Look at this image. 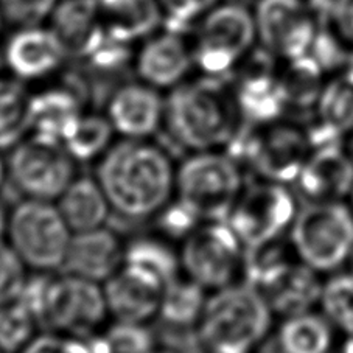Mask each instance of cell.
Masks as SVG:
<instances>
[{
  "label": "cell",
  "mask_w": 353,
  "mask_h": 353,
  "mask_svg": "<svg viewBox=\"0 0 353 353\" xmlns=\"http://www.w3.org/2000/svg\"><path fill=\"white\" fill-rule=\"evenodd\" d=\"M345 148L350 153V156L353 157V131H350L349 134H347V137H345Z\"/></svg>",
  "instance_id": "obj_47"
},
{
  "label": "cell",
  "mask_w": 353,
  "mask_h": 353,
  "mask_svg": "<svg viewBox=\"0 0 353 353\" xmlns=\"http://www.w3.org/2000/svg\"><path fill=\"white\" fill-rule=\"evenodd\" d=\"M207 293L209 291L182 274L163 291L159 319L178 330L196 328L209 297Z\"/></svg>",
  "instance_id": "obj_32"
},
{
  "label": "cell",
  "mask_w": 353,
  "mask_h": 353,
  "mask_svg": "<svg viewBox=\"0 0 353 353\" xmlns=\"http://www.w3.org/2000/svg\"><path fill=\"white\" fill-rule=\"evenodd\" d=\"M345 270H349V271L353 272V254H352V257H350V260H349V265H347Z\"/></svg>",
  "instance_id": "obj_49"
},
{
  "label": "cell",
  "mask_w": 353,
  "mask_h": 353,
  "mask_svg": "<svg viewBox=\"0 0 353 353\" xmlns=\"http://www.w3.org/2000/svg\"><path fill=\"white\" fill-rule=\"evenodd\" d=\"M0 353H3V352H2V350H0Z\"/></svg>",
  "instance_id": "obj_53"
},
{
  "label": "cell",
  "mask_w": 353,
  "mask_h": 353,
  "mask_svg": "<svg viewBox=\"0 0 353 353\" xmlns=\"http://www.w3.org/2000/svg\"><path fill=\"white\" fill-rule=\"evenodd\" d=\"M296 257L313 271H343L353 254V209L349 201L308 203L290 230Z\"/></svg>",
  "instance_id": "obj_7"
},
{
  "label": "cell",
  "mask_w": 353,
  "mask_h": 353,
  "mask_svg": "<svg viewBox=\"0 0 353 353\" xmlns=\"http://www.w3.org/2000/svg\"><path fill=\"white\" fill-rule=\"evenodd\" d=\"M72 229L53 201L22 198L10 209L7 243L30 272H61Z\"/></svg>",
  "instance_id": "obj_8"
},
{
  "label": "cell",
  "mask_w": 353,
  "mask_h": 353,
  "mask_svg": "<svg viewBox=\"0 0 353 353\" xmlns=\"http://www.w3.org/2000/svg\"><path fill=\"white\" fill-rule=\"evenodd\" d=\"M159 353H179V352H176L173 349H161Z\"/></svg>",
  "instance_id": "obj_50"
},
{
  "label": "cell",
  "mask_w": 353,
  "mask_h": 353,
  "mask_svg": "<svg viewBox=\"0 0 353 353\" xmlns=\"http://www.w3.org/2000/svg\"><path fill=\"white\" fill-rule=\"evenodd\" d=\"M8 218H10V210H7L2 204H0V241H7Z\"/></svg>",
  "instance_id": "obj_44"
},
{
  "label": "cell",
  "mask_w": 353,
  "mask_h": 353,
  "mask_svg": "<svg viewBox=\"0 0 353 353\" xmlns=\"http://www.w3.org/2000/svg\"><path fill=\"white\" fill-rule=\"evenodd\" d=\"M341 333L321 310L282 318L276 330L279 353H333Z\"/></svg>",
  "instance_id": "obj_24"
},
{
  "label": "cell",
  "mask_w": 353,
  "mask_h": 353,
  "mask_svg": "<svg viewBox=\"0 0 353 353\" xmlns=\"http://www.w3.org/2000/svg\"><path fill=\"white\" fill-rule=\"evenodd\" d=\"M48 21L69 58L86 59L106 38L99 0H59Z\"/></svg>",
  "instance_id": "obj_21"
},
{
  "label": "cell",
  "mask_w": 353,
  "mask_h": 353,
  "mask_svg": "<svg viewBox=\"0 0 353 353\" xmlns=\"http://www.w3.org/2000/svg\"><path fill=\"white\" fill-rule=\"evenodd\" d=\"M324 26L338 36V39L353 53V0H332Z\"/></svg>",
  "instance_id": "obj_43"
},
{
  "label": "cell",
  "mask_w": 353,
  "mask_h": 353,
  "mask_svg": "<svg viewBox=\"0 0 353 353\" xmlns=\"http://www.w3.org/2000/svg\"><path fill=\"white\" fill-rule=\"evenodd\" d=\"M176 168L153 139H120L97 162L95 179L112 212L128 221H147L173 201Z\"/></svg>",
  "instance_id": "obj_1"
},
{
  "label": "cell",
  "mask_w": 353,
  "mask_h": 353,
  "mask_svg": "<svg viewBox=\"0 0 353 353\" xmlns=\"http://www.w3.org/2000/svg\"><path fill=\"white\" fill-rule=\"evenodd\" d=\"M132 47L134 44L114 39L106 33V38L101 41V44L84 61H88L92 69L105 72V74L119 72L125 69L128 64H134L136 52Z\"/></svg>",
  "instance_id": "obj_41"
},
{
  "label": "cell",
  "mask_w": 353,
  "mask_h": 353,
  "mask_svg": "<svg viewBox=\"0 0 353 353\" xmlns=\"http://www.w3.org/2000/svg\"><path fill=\"white\" fill-rule=\"evenodd\" d=\"M59 0H0L5 22L17 28L36 27L50 19Z\"/></svg>",
  "instance_id": "obj_39"
},
{
  "label": "cell",
  "mask_w": 353,
  "mask_h": 353,
  "mask_svg": "<svg viewBox=\"0 0 353 353\" xmlns=\"http://www.w3.org/2000/svg\"><path fill=\"white\" fill-rule=\"evenodd\" d=\"M106 33L114 39L136 44L157 33L163 13L159 0H99Z\"/></svg>",
  "instance_id": "obj_23"
},
{
  "label": "cell",
  "mask_w": 353,
  "mask_h": 353,
  "mask_svg": "<svg viewBox=\"0 0 353 353\" xmlns=\"http://www.w3.org/2000/svg\"><path fill=\"white\" fill-rule=\"evenodd\" d=\"M8 182L23 198L53 201L65 192L78 173V162L63 142L28 134L8 154Z\"/></svg>",
  "instance_id": "obj_11"
},
{
  "label": "cell",
  "mask_w": 353,
  "mask_h": 353,
  "mask_svg": "<svg viewBox=\"0 0 353 353\" xmlns=\"http://www.w3.org/2000/svg\"><path fill=\"white\" fill-rule=\"evenodd\" d=\"M32 132V92L16 78L0 77V153L11 151Z\"/></svg>",
  "instance_id": "obj_29"
},
{
  "label": "cell",
  "mask_w": 353,
  "mask_h": 353,
  "mask_svg": "<svg viewBox=\"0 0 353 353\" xmlns=\"http://www.w3.org/2000/svg\"><path fill=\"white\" fill-rule=\"evenodd\" d=\"M3 64L22 83L50 80L69 58L53 30L42 26L21 27L5 42Z\"/></svg>",
  "instance_id": "obj_15"
},
{
  "label": "cell",
  "mask_w": 353,
  "mask_h": 353,
  "mask_svg": "<svg viewBox=\"0 0 353 353\" xmlns=\"http://www.w3.org/2000/svg\"><path fill=\"white\" fill-rule=\"evenodd\" d=\"M84 97L77 84H46L32 92V132L63 142L70 128L81 117Z\"/></svg>",
  "instance_id": "obj_22"
},
{
  "label": "cell",
  "mask_w": 353,
  "mask_h": 353,
  "mask_svg": "<svg viewBox=\"0 0 353 353\" xmlns=\"http://www.w3.org/2000/svg\"><path fill=\"white\" fill-rule=\"evenodd\" d=\"M314 117L344 134L353 131V77L345 70L327 78Z\"/></svg>",
  "instance_id": "obj_34"
},
{
  "label": "cell",
  "mask_w": 353,
  "mask_h": 353,
  "mask_svg": "<svg viewBox=\"0 0 353 353\" xmlns=\"http://www.w3.org/2000/svg\"><path fill=\"white\" fill-rule=\"evenodd\" d=\"M165 288L161 279L131 265H123L103 283L111 318L136 324L159 319Z\"/></svg>",
  "instance_id": "obj_17"
},
{
  "label": "cell",
  "mask_w": 353,
  "mask_h": 353,
  "mask_svg": "<svg viewBox=\"0 0 353 353\" xmlns=\"http://www.w3.org/2000/svg\"><path fill=\"white\" fill-rule=\"evenodd\" d=\"M126 243L108 228H97L72 235L61 272L105 283L125 263Z\"/></svg>",
  "instance_id": "obj_20"
},
{
  "label": "cell",
  "mask_w": 353,
  "mask_h": 353,
  "mask_svg": "<svg viewBox=\"0 0 353 353\" xmlns=\"http://www.w3.org/2000/svg\"><path fill=\"white\" fill-rule=\"evenodd\" d=\"M105 114L120 139H153L165 121V97L140 80L126 83L109 97Z\"/></svg>",
  "instance_id": "obj_18"
},
{
  "label": "cell",
  "mask_w": 353,
  "mask_h": 353,
  "mask_svg": "<svg viewBox=\"0 0 353 353\" xmlns=\"http://www.w3.org/2000/svg\"><path fill=\"white\" fill-rule=\"evenodd\" d=\"M280 59L257 46L230 78L236 105L246 125H266L285 119L288 103L279 75Z\"/></svg>",
  "instance_id": "obj_13"
},
{
  "label": "cell",
  "mask_w": 353,
  "mask_h": 353,
  "mask_svg": "<svg viewBox=\"0 0 353 353\" xmlns=\"http://www.w3.org/2000/svg\"><path fill=\"white\" fill-rule=\"evenodd\" d=\"M28 268L7 241H0V307L19 297Z\"/></svg>",
  "instance_id": "obj_40"
},
{
  "label": "cell",
  "mask_w": 353,
  "mask_h": 353,
  "mask_svg": "<svg viewBox=\"0 0 353 353\" xmlns=\"http://www.w3.org/2000/svg\"><path fill=\"white\" fill-rule=\"evenodd\" d=\"M322 287V274L297 261L287 276L268 290L265 296L276 316L287 318L318 308Z\"/></svg>",
  "instance_id": "obj_26"
},
{
  "label": "cell",
  "mask_w": 353,
  "mask_h": 353,
  "mask_svg": "<svg viewBox=\"0 0 353 353\" xmlns=\"http://www.w3.org/2000/svg\"><path fill=\"white\" fill-rule=\"evenodd\" d=\"M299 259L296 257L290 239H280L265 245L246 248L243 282L266 293L280 282Z\"/></svg>",
  "instance_id": "obj_28"
},
{
  "label": "cell",
  "mask_w": 353,
  "mask_h": 353,
  "mask_svg": "<svg viewBox=\"0 0 353 353\" xmlns=\"http://www.w3.org/2000/svg\"><path fill=\"white\" fill-rule=\"evenodd\" d=\"M123 265L148 271L165 285L182 276L179 251L173 248V241L159 234L137 236L126 243Z\"/></svg>",
  "instance_id": "obj_31"
},
{
  "label": "cell",
  "mask_w": 353,
  "mask_h": 353,
  "mask_svg": "<svg viewBox=\"0 0 353 353\" xmlns=\"http://www.w3.org/2000/svg\"><path fill=\"white\" fill-rule=\"evenodd\" d=\"M140 81L159 90H172L192 77L193 46L187 36L163 30L143 41L134 58Z\"/></svg>",
  "instance_id": "obj_16"
},
{
  "label": "cell",
  "mask_w": 353,
  "mask_h": 353,
  "mask_svg": "<svg viewBox=\"0 0 353 353\" xmlns=\"http://www.w3.org/2000/svg\"><path fill=\"white\" fill-rule=\"evenodd\" d=\"M57 205L74 234L103 228L112 212L95 176H77L58 198Z\"/></svg>",
  "instance_id": "obj_25"
},
{
  "label": "cell",
  "mask_w": 353,
  "mask_h": 353,
  "mask_svg": "<svg viewBox=\"0 0 353 353\" xmlns=\"http://www.w3.org/2000/svg\"><path fill=\"white\" fill-rule=\"evenodd\" d=\"M349 203H350V205H352V209H353V192H352V194H350V198H349Z\"/></svg>",
  "instance_id": "obj_52"
},
{
  "label": "cell",
  "mask_w": 353,
  "mask_h": 353,
  "mask_svg": "<svg viewBox=\"0 0 353 353\" xmlns=\"http://www.w3.org/2000/svg\"><path fill=\"white\" fill-rule=\"evenodd\" d=\"M341 334L353 336V272L338 271L324 279L319 307Z\"/></svg>",
  "instance_id": "obj_35"
},
{
  "label": "cell",
  "mask_w": 353,
  "mask_h": 353,
  "mask_svg": "<svg viewBox=\"0 0 353 353\" xmlns=\"http://www.w3.org/2000/svg\"><path fill=\"white\" fill-rule=\"evenodd\" d=\"M299 204L290 185L260 179L246 184L228 223L246 248L287 239L299 215Z\"/></svg>",
  "instance_id": "obj_12"
},
{
  "label": "cell",
  "mask_w": 353,
  "mask_h": 353,
  "mask_svg": "<svg viewBox=\"0 0 353 353\" xmlns=\"http://www.w3.org/2000/svg\"><path fill=\"white\" fill-rule=\"evenodd\" d=\"M252 13L259 46L280 61L308 54L321 28V17L307 0H257Z\"/></svg>",
  "instance_id": "obj_14"
},
{
  "label": "cell",
  "mask_w": 353,
  "mask_h": 353,
  "mask_svg": "<svg viewBox=\"0 0 353 353\" xmlns=\"http://www.w3.org/2000/svg\"><path fill=\"white\" fill-rule=\"evenodd\" d=\"M94 353H159L148 324L114 321L89 339Z\"/></svg>",
  "instance_id": "obj_33"
},
{
  "label": "cell",
  "mask_w": 353,
  "mask_h": 353,
  "mask_svg": "<svg viewBox=\"0 0 353 353\" xmlns=\"http://www.w3.org/2000/svg\"><path fill=\"white\" fill-rule=\"evenodd\" d=\"M257 44L252 11L239 2L218 3L192 34L194 69L201 75L230 80Z\"/></svg>",
  "instance_id": "obj_6"
},
{
  "label": "cell",
  "mask_w": 353,
  "mask_h": 353,
  "mask_svg": "<svg viewBox=\"0 0 353 353\" xmlns=\"http://www.w3.org/2000/svg\"><path fill=\"white\" fill-rule=\"evenodd\" d=\"M115 136L117 132L106 114L84 111L63 145L78 163H97L115 143Z\"/></svg>",
  "instance_id": "obj_30"
},
{
  "label": "cell",
  "mask_w": 353,
  "mask_h": 353,
  "mask_svg": "<svg viewBox=\"0 0 353 353\" xmlns=\"http://www.w3.org/2000/svg\"><path fill=\"white\" fill-rule=\"evenodd\" d=\"M163 21L162 28L167 32L190 36L198 22L214 10L221 0H159Z\"/></svg>",
  "instance_id": "obj_37"
},
{
  "label": "cell",
  "mask_w": 353,
  "mask_h": 353,
  "mask_svg": "<svg viewBox=\"0 0 353 353\" xmlns=\"http://www.w3.org/2000/svg\"><path fill=\"white\" fill-rule=\"evenodd\" d=\"M260 179L296 184L313 153L307 125L280 119L266 125H245L224 150Z\"/></svg>",
  "instance_id": "obj_4"
},
{
  "label": "cell",
  "mask_w": 353,
  "mask_h": 353,
  "mask_svg": "<svg viewBox=\"0 0 353 353\" xmlns=\"http://www.w3.org/2000/svg\"><path fill=\"white\" fill-rule=\"evenodd\" d=\"M8 182V163L7 159H3L2 153H0V192Z\"/></svg>",
  "instance_id": "obj_46"
},
{
  "label": "cell",
  "mask_w": 353,
  "mask_h": 353,
  "mask_svg": "<svg viewBox=\"0 0 353 353\" xmlns=\"http://www.w3.org/2000/svg\"><path fill=\"white\" fill-rule=\"evenodd\" d=\"M17 353H94L89 339L44 332Z\"/></svg>",
  "instance_id": "obj_42"
},
{
  "label": "cell",
  "mask_w": 353,
  "mask_h": 353,
  "mask_svg": "<svg viewBox=\"0 0 353 353\" xmlns=\"http://www.w3.org/2000/svg\"><path fill=\"white\" fill-rule=\"evenodd\" d=\"M41 328L34 313L16 299L0 307V350L17 353L38 336Z\"/></svg>",
  "instance_id": "obj_36"
},
{
  "label": "cell",
  "mask_w": 353,
  "mask_h": 353,
  "mask_svg": "<svg viewBox=\"0 0 353 353\" xmlns=\"http://www.w3.org/2000/svg\"><path fill=\"white\" fill-rule=\"evenodd\" d=\"M3 22H5V19H3V16H2V11H0V33H2V27H3Z\"/></svg>",
  "instance_id": "obj_51"
},
{
  "label": "cell",
  "mask_w": 353,
  "mask_h": 353,
  "mask_svg": "<svg viewBox=\"0 0 353 353\" xmlns=\"http://www.w3.org/2000/svg\"><path fill=\"white\" fill-rule=\"evenodd\" d=\"M296 187L308 203L349 201L353 192V157L345 143L314 150Z\"/></svg>",
  "instance_id": "obj_19"
},
{
  "label": "cell",
  "mask_w": 353,
  "mask_h": 353,
  "mask_svg": "<svg viewBox=\"0 0 353 353\" xmlns=\"http://www.w3.org/2000/svg\"><path fill=\"white\" fill-rule=\"evenodd\" d=\"M280 81L288 103V112H314L328 75L312 54L280 61Z\"/></svg>",
  "instance_id": "obj_27"
},
{
  "label": "cell",
  "mask_w": 353,
  "mask_h": 353,
  "mask_svg": "<svg viewBox=\"0 0 353 353\" xmlns=\"http://www.w3.org/2000/svg\"><path fill=\"white\" fill-rule=\"evenodd\" d=\"M153 220L156 221L157 234L165 236L170 241L181 243L204 223L193 210L176 198H173L172 203L162 209Z\"/></svg>",
  "instance_id": "obj_38"
},
{
  "label": "cell",
  "mask_w": 353,
  "mask_h": 353,
  "mask_svg": "<svg viewBox=\"0 0 353 353\" xmlns=\"http://www.w3.org/2000/svg\"><path fill=\"white\" fill-rule=\"evenodd\" d=\"M343 70H345L347 74L353 77V53H352V57H350V59H349V63H347V65L344 67Z\"/></svg>",
  "instance_id": "obj_48"
},
{
  "label": "cell",
  "mask_w": 353,
  "mask_h": 353,
  "mask_svg": "<svg viewBox=\"0 0 353 353\" xmlns=\"http://www.w3.org/2000/svg\"><path fill=\"white\" fill-rule=\"evenodd\" d=\"M266 296L246 282L212 291L196 325L204 353H255L274 330Z\"/></svg>",
  "instance_id": "obj_3"
},
{
  "label": "cell",
  "mask_w": 353,
  "mask_h": 353,
  "mask_svg": "<svg viewBox=\"0 0 353 353\" xmlns=\"http://www.w3.org/2000/svg\"><path fill=\"white\" fill-rule=\"evenodd\" d=\"M103 285L69 272L52 274L39 314L46 332L90 339L109 324Z\"/></svg>",
  "instance_id": "obj_10"
},
{
  "label": "cell",
  "mask_w": 353,
  "mask_h": 353,
  "mask_svg": "<svg viewBox=\"0 0 353 353\" xmlns=\"http://www.w3.org/2000/svg\"><path fill=\"white\" fill-rule=\"evenodd\" d=\"M307 2H308L310 7L314 10V13L322 19V17L325 16L328 7H330L332 0H307Z\"/></svg>",
  "instance_id": "obj_45"
},
{
  "label": "cell",
  "mask_w": 353,
  "mask_h": 353,
  "mask_svg": "<svg viewBox=\"0 0 353 353\" xmlns=\"http://www.w3.org/2000/svg\"><path fill=\"white\" fill-rule=\"evenodd\" d=\"M182 274L204 290L243 282L246 246L228 221H204L179 248Z\"/></svg>",
  "instance_id": "obj_9"
},
{
  "label": "cell",
  "mask_w": 353,
  "mask_h": 353,
  "mask_svg": "<svg viewBox=\"0 0 353 353\" xmlns=\"http://www.w3.org/2000/svg\"><path fill=\"white\" fill-rule=\"evenodd\" d=\"M245 125L230 80L199 74L165 97L163 128L187 153L224 151Z\"/></svg>",
  "instance_id": "obj_2"
},
{
  "label": "cell",
  "mask_w": 353,
  "mask_h": 353,
  "mask_svg": "<svg viewBox=\"0 0 353 353\" xmlns=\"http://www.w3.org/2000/svg\"><path fill=\"white\" fill-rule=\"evenodd\" d=\"M245 187L243 167L221 150L188 153L176 168L174 198L203 221H228Z\"/></svg>",
  "instance_id": "obj_5"
}]
</instances>
